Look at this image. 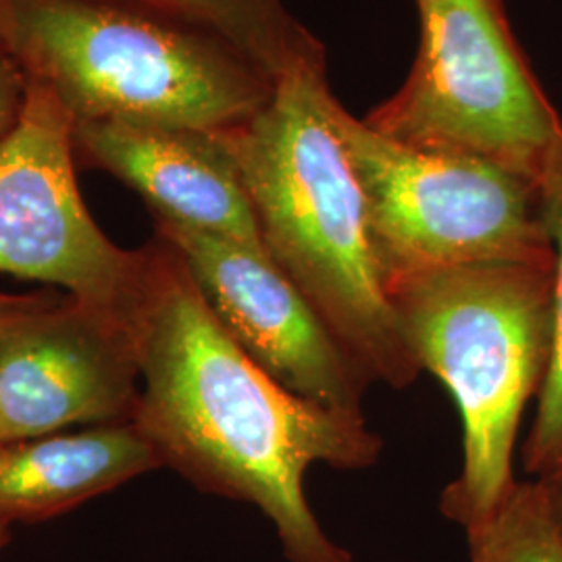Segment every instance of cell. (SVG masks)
Wrapping results in <instances>:
<instances>
[{
  "label": "cell",
  "mask_w": 562,
  "mask_h": 562,
  "mask_svg": "<svg viewBox=\"0 0 562 562\" xmlns=\"http://www.w3.org/2000/svg\"><path fill=\"white\" fill-rule=\"evenodd\" d=\"M9 55L76 121L225 132L273 83L229 42L125 0H9Z\"/></svg>",
  "instance_id": "obj_4"
},
{
  "label": "cell",
  "mask_w": 562,
  "mask_h": 562,
  "mask_svg": "<svg viewBox=\"0 0 562 562\" xmlns=\"http://www.w3.org/2000/svg\"><path fill=\"white\" fill-rule=\"evenodd\" d=\"M18 301V296L11 294H0V304H9V302Z\"/></svg>",
  "instance_id": "obj_19"
},
{
  "label": "cell",
  "mask_w": 562,
  "mask_h": 562,
  "mask_svg": "<svg viewBox=\"0 0 562 562\" xmlns=\"http://www.w3.org/2000/svg\"><path fill=\"white\" fill-rule=\"evenodd\" d=\"M74 148L134 188L153 215L265 250L240 171L220 134L121 121H76Z\"/></svg>",
  "instance_id": "obj_10"
},
{
  "label": "cell",
  "mask_w": 562,
  "mask_h": 562,
  "mask_svg": "<svg viewBox=\"0 0 562 562\" xmlns=\"http://www.w3.org/2000/svg\"><path fill=\"white\" fill-rule=\"evenodd\" d=\"M165 15L190 21L229 42L269 80L296 60L325 53L301 21L294 20L283 0H125Z\"/></svg>",
  "instance_id": "obj_12"
},
{
  "label": "cell",
  "mask_w": 562,
  "mask_h": 562,
  "mask_svg": "<svg viewBox=\"0 0 562 562\" xmlns=\"http://www.w3.org/2000/svg\"><path fill=\"white\" fill-rule=\"evenodd\" d=\"M419 46L401 90L364 123L392 140L498 162L540 180L562 130L504 0H415Z\"/></svg>",
  "instance_id": "obj_6"
},
{
  "label": "cell",
  "mask_w": 562,
  "mask_h": 562,
  "mask_svg": "<svg viewBox=\"0 0 562 562\" xmlns=\"http://www.w3.org/2000/svg\"><path fill=\"white\" fill-rule=\"evenodd\" d=\"M138 385L136 315L46 292L0 304V442L134 422Z\"/></svg>",
  "instance_id": "obj_8"
},
{
  "label": "cell",
  "mask_w": 562,
  "mask_h": 562,
  "mask_svg": "<svg viewBox=\"0 0 562 562\" xmlns=\"http://www.w3.org/2000/svg\"><path fill=\"white\" fill-rule=\"evenodd\" d=\"M467 542L471 562H562L561 527L540 480L517 483L501 510Z\"/></svg>",
  "instance_id": "obj_14"
},
{
  "label": "cell",
  "mask_w": 562,
  "mask_h": 562,
  "mask_svg": "<svg viewBox=\"0 0 562 562\" xmlns=\"http://www.w3.org/2000/svg\"><path fill=\"white\" fill-rule=\"evenodd\" d=\"M27 74L11 55L0 59V146L11 136L20 121L27 94Z\"/></svg>",
  "instance_id": "obj_15"
},
{
  "label": "cell",
  "mask_w": 562,
  "mask_h": 562,
  "mask_svg": "<svg viewBox=\"0 0 562 562\" xmlns=\"http://www.w3.org/2000/svg\"><path fill=\"white\" fill-rule=\"evenodd\" d=\"M385 294L419 369L459 406L462 467L440 510L471 536L519 483V425L552 361L554 262L459 265L392 281Z\"/></svg>",
  "instance_id": "obj_3"
},
{
  "label": "cell",
  "mask_w": 562,
  "mask_h": 562,
  "mask_svg": "<svg viewBox=\"0 0 562 562\" xmlns=\"http://www.w3.org/2000/svg\"><path fill=\"white\" fill-rule=\"evenodd\" d=\"M9 538H11V531H9V527L7 525H0V550L9 543Z\"/></svg>",
  "instance_id": "obj_18"
},
{
  "label": "cell",
  "mask_w": 562,
  "mask_h": 562,
  "mask_svg": "<svg viewBox=\"0 0 562 562\" xmlns=\"http://www.w3.org/2000/svg\"><path fill=\"white\" fill-rule=\"evenodd\" d=\"M543 222L554 248V346L538 394L536 419L522 446V467L536 480L562 467V130L552 144L542 173Z\"/></svg>",
  "instance_id": "obj_13"
},
{
  "label": "cell",
  "mask_w": 562,
  "mask_h": 562,
  "mask_svg": "<svg viewBox=\"0 0 562 562\" xmlns=\"http://www.w3.org/2000/svg\"><path fill=\"white\" fill-rule=\"evenodd\" d=\"M540 482H542L543 490H546V496H548V503H550V508H552V515L557 519V525L561 527L562 533V467L557 473L542 477Z\"/></svg>",
  "instance_id": "obj_16"
},
{
  "label": "cell",
  "mask_w": 562,
  "mask_h": 562,
  "mask_svg": "<svg viewBox=\"0 0 562 562\" xmlns=\"http://www.w3.org/2000/svg\"><path fill=\"white\" fill-rule=\"evenodd\" d=\"M155 236L188 265L204 301L241 350L285 390L341 415L364 417L375 380L269 252L153 215Z\"/></svg>",
  "instance_id": "obj_9"
},
{
  "label": "cell",
  "mask_w": 562,
  "mask_h": 562,
  "mask_svg": "<svg viewBox=\"0 0 562 562\" xmlns=\"http://www.w3.org/2000/svg\"><path fill=\"white\" fill-rule=\"evenodd\" d=\"M7 25H9V0H0V59L9 57Z\"/></svg>",
  "instance_id": "obj_17"
},
{
  "label": "cell",
  "mask_w": 562,
  "mask_h": 562,
  "mask_svg": "<svg viewBox=\"0 0 562 562\" xmlns=\"http://www.w3.org/2000/svg\"><path fill=\"white\" fill-rule=\"evenodd\" d=\"M329 117L361 186L383 288L473 262H554L540 180L482 157L392 140L336 97Z\"/></svg>",
  "instance_id": "obj_5"
},
{
  "label": "cell",
  "mask_w": 562,
  "mask_h": 562,
  "mask_svg": "<svg viewBox=\"0 0 562 562\" xmlns=\"http://www.w3.org/2000/svg\"><path fill=\"white\" fill-rule=\"evenodd\" d=\"M159 467V450L134 422L0 442V525L53 519Z\"/></svg>",
  "instance_id": "obj_11"
},
{
  "label": "cell",
  "mask_w": 562,
  "mask_h": 562,
  "mask_svg": "<svg viewBox=\"0 0 562 562\" xmlns=\"http://www.w3.org/2000/svg\"><path fill=\"white\" fill-rule=\"evenodd\" d=\"M140 401L134 423L162 464L202 492L255 504L290 562H355L308 506L313 464L371 469L383 440L364 417L285 390L223 329L180 252L159 236L136 313Z\"/></svg>",
  "instance_id": "obj_1"
},
{
  "label": "cell",
  "mask_w": 562,
  "mask_h": 562,
  "mask_svg": "<svg viewBox=\"0 0 562 562\" xmlns=\"http://www.w3.org/2000/svg\"><path fill=\"white\" fill-rule=\"evenodd\" d=\"M325 53L290 65L271 99L217 132L240 171L271 259L375 380L404 390L422 369L371 250L361 186L329 117Z\"/></svg>",
  "instance_id": "obj_2"
},
{
  "label": "cell",
  "mask_w": 562,
  "mask_h": 562,
  "mask_svg": "<svg viewBox=\"0 0 562 562\" xmlns=\"http://www.w3.org/2000/svg\"><path fill=\"white\" fill-rule=\"evenodd\" d=\"M74 153L71 115L50 88L27 81L20 121L0 146V271L134 317L148 246L125 250L102 234L81 201Z\"/></svg>",
  "instance_id": "obj_7"
}]
</instances>
